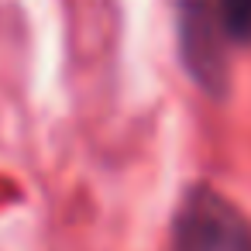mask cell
I'll list each match as a JSON object with an SVG mask.
<instances>
[{"instance_id": "2", "label": "cell", "mask_w": 251, "mask_h": 251, "mask_svg": "<svg viewBox=\"0 0 251 251\" xmlns=\"http://www.w3.org/2000/svg\"><path fill=\"white\" fill-rule=\"evenodd\" d=\"M227 35L217 18V0H179V49L186 73L206 90L227 86Z\"/></svg>"}, {"instance_id": "1", "label": "cell", "mask_w": 251, "mask_h": 251, "mask_svg": "<svg viewBox=\"0 0 251 251\" xmlns=\"http://www.w3.org/2000/svg\"><path fill=\"white\" fill-rule=\"evenodd\" d=\"M176 251H251V227L244 213L217 189L193 186L172 220Z\"/></svg>"}, {"instance_id": "3", "label": "cell", "mask_w": 251, "mask_h": 251, "mask_svg": "<svg viewBox=\"0 0 251 251\" xmlns=\"http://www.w3.org/2000/svg\"><path fill=\"white\" fill-rule=\"evenodd\" d=\"M217 18L230 45H251V0H217Z\"/></svg>"}]
</instances>
